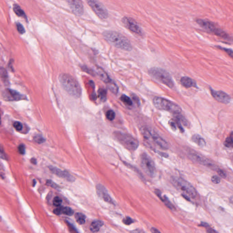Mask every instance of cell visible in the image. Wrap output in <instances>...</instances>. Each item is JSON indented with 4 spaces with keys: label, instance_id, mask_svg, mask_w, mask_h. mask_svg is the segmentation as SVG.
<instances>
[{
    "label": "cell",
    "instance_id": "cell-1",
    "mask_svg": "<svg viewBox=\"0 0 233 233\" xmlns=\"http://www.w3.org/2000/svg\"><path fill=\"white\" fill-rule=\"evenodd\" d=\"M103 37L111 45L123 50L130 51L132 46L129 40L122 34L116 32L106 31L103 32Z\"/></svg>",
    "mask_w": 233,
    "mask_h": 233
},
{
    "label": "cell",
    "instance_id": "cell-2",
    "mask_svg": "<svg viewBox=\"0 0 233 233\" xmlns=\"http://www.w3.org/2000/svg\"><path fill=\"white\" fill-rule=\"evenodd\" d=\"M59 80L65 90L73 97L78 98L82 94V89L77 81L73 77L67 73H62Z\"/></svg>",
    "mask_w": 233,
    "mask_h": 233
},
{
    "label": "cell",
    "instance_id": "cell-3",
    "mask_svg": "<svg viewBox=\"0 0 233 233\" xmlns=\"http://www.w3.org/2000/svg\"><path fill=\"white\" fill-rule=\"evenodd\" d=\"M153 103L158 109L168 111L175 114H179L182 111L178 105L163 97H154Z\"/></svg>",
    "mask_w": 233,
    "mask_h": 233
},
{
    "label": "cell",
    "instance_id": "cell-4",
    "mask_svg": "<svg viewBox=\"0 0 233 233\" xmlns=\"http://www.w3.org/2000/svg\"><path fill=\"white\" fill-rule=\"evenodd\" d=\"M171 182L176 188L185 193L192 198L197 196V192L195 188L189 183L179 177H172Z\"/></svg>",
    "mask_w": 233,
    "mask_h": 233
},
{
    "label": "cell",
    "instance_id": "cell-5",
    "mask_svg": "<svg viewBox=\"0 0 233 233\" xmlns=\"http://www.w3.org/2000/svg\"><path fill=\"white\" fill-rule=\"evenodd\" d=\"M114 134L119 142L129 150L134 151L138 148L139 142L131 135L120 131H115Z\"/></svg>",
    "mask_w": 233,
    "mask_h": 233
},
{
    "label": "cell",
    "instance_id": "cell-6",
    "mask_svg": "<svg viewBox=\"0 0 233 233\" xmlns=\"http://www.w3.org/2000/svg\"><path fill=\"white\" fill-rule=\"evenodd\" d=\"M149 74L153 78L170 88L174 86V83L170 75L166 71L160 68H153L149 70Z\"/></svg>",
    "mask_w": 233,
    "mask_h": 233
},
{
    "label": "cell",
    "instance_id": "cell-7",
    "mask_svg": "<svg viewBox=\"0 0 233 233\" xmlns=\"http://www.w3.org/2000/svg\"><path fill=\"white\" fill-rule=\"evenodd\" d=\"M196 22L200 26L208 32L214 33L215 35L221 37L224 39H229V36L226 32L218 28L215 23L209 21L198 19L196 20Z\"/></svg>",
    "mask_w": 233,
    "mask_h": 233
},
{
    "label": "cell",
    "instance_id": "cell-8",
    "mask_svg": "<svg viewBox=\"0 0 233 233\" xmlns=\"http://www.w3.org/2000/svg\"><path fill=\"white\" fill-rule=\"evenodd\" d=\"M141 165L147 175L154 176L156 172L155 164L150 156L147 153H144L141 155Z\"/></svg>",
    "mask_w": 233,
    "mask_h": 233
},
{
    "label": "cell",
    "instance_id": "cell-9",
    "mask_svg": "<svg viewBox=\"0 0 233 233\" xmlns=\"http://www.w3.org/2000/svg\"><path fill=\"white\" fill-rule=\"evenodd\" d=\"M2 97L7 101H18L26 99V96L18 91L11 89L7 88L2 92Z\"/></svg>",
    "mask_w": 233,
    "mask_h": 233
},
{
    "label": "cell",
    "instance_id": "cell-10",
    "mask_svg": "<svg viewBox=\"0 0 233 233\" xmlns=\"http://www.w3.org/2000/svg\"><path fill=\"white\" fill-rule=\"evenodd\" d=\"M89 6L96 14L97 15L102 19H106L108 17V12L106 8L100 2L96 1H87Z\"/></svg>",
    "mask_w": 233,
    "mask_h": 233
},
{
    "label": "cell",
    "instance_id": "cell-11",
    "mask_svg": "<svg viewBox=\"0 0 233 233\" xmlns=\"http://www.w3.org/2000/svg\"><path fill=\"white\" fill-rule=\"evenodd\" d=\"M189 155L191 159H192V160L195 161L198 164L206 166L211 169H216L215 165L211 160L208 159V158H205L204 156L198 154L197 153L192 152L189 153Z\"/></svg>",
    "mask_w": 233,
    "mask_h": 233
},
{
    "label": "cell",
    "instance_id": "cell-12",
    "mask_svg": "<svg viewBox=\"0 0 233 233\" xmlns=\"http://www.w3.org/2000/svg\"><path fill=\"white\" fill-rule=\"evenodd\" d=\"M122 21L126 27L133 32L139 35H142L143 34L142 29L133 19L128 17H124L122 19Z\"/></svg>",
    "mask_w": 233,
    "mask_h": 233
},
{
    "label": "cell",
    "instance_id": "cell-13",
    "mask_svg": "<svg viewBox=\"0 0 233 233\" xmlns=\"http://www.w3.org/2000/svg\"><path fill=\"white\" fill-rule=\"evenodd\" d=\"M210 90L212 96L217 101L224 104H228L230 102L231 98L226 93L221 91L215 90L211 88Z\"/></svg>",
    "mask_w": 233,
    "mask_h": 233
},
{
    "label": "cell",
    "instance_id": "cell-14",
    "mask_svg": "<svg viewBox=\"0 0 233 233\" xmlns=\"http://www.w3.org/2000/svg\"><path fill=\"white\" fill-rule=\"evenodd\" d=\"M49 170L52 172L53 174L58 176L61 178H64L66 180L70 181V182H73L75 181V178L73 176L70 174L68 172L63 170L59 168L53 166H50L49 167Z\"/></svg>",
    "mask_w": 233,
    "mask_h": 233
},
{
    "label": "cell",
    "instance_id": "cell-15",
    "mask_svg": "<svg viewBox=\"0 0 233 233\" xmlns=\"http://www.w3.org/2000/svg\"><path fill=\"white\" fill-rule=\"evenodd\" d=\"M71 9L75 14L77 15H82L84 12L83 6L82 1H68Z\"/></svg>",
    "mask_w": 233,
    "mask_h": 233
},
{
    "label": "cell",
    "instance_id": "cell-16",
    "mask_svg": "<svg viewBox=\"0 0 233 233\" xmlns=\"http://www.w3.org/2000/svg\"><path fill=\"white\" fill-rule=\"evenodd\" d=\"M150 132L152 140L157 145L163 149H169L170 147L169 144L164 139L154 131L150 130Z\"/></svg>",
    "mask_w": 233,
    "mask_h": 233
},
{
    "label": "cell",
    "instance_id": "cell-17",
    "mask_svg": "<svg viewBox=\"0 0 233 233\" xmlns=\"http://www.w3.org/2000/svg\"><path fill=\"white\" fill-rule=\"evenodd\" d=\"M96 189L97 195L105 201L112 204H114L111 196L108 194V191L103 185L98 184L96 186Z\"/></svg>",
    "mask_w": 233,
    "mask_h": 233
},
{
    "label": "cell",
    "instance_id": "cell-18",
    "mask_svg": "<svg viewBox=\"0 0 233 233\" xmlns=\"http://www.w3.org/2000/svg\"><path fill=\"white\" fill-rule=\"evenodd\" d=\"M53 213L57 215L63 214L66 215L72 216L74 214V211L69 207H58L53 210Z\"/></svg>",
    "mask_w": 233,
    "mask_h": 233
},
{
    "label": "cell",
    "instance_id": "cell-19",
    "mask_svg": "<svg viewBox=\"0 0 233 233\" xmlns=\"http://www.w3.org/2000/svg\"><path fill=\"white\" fill-rule=\"evenodd\" d=\"M180 83L184 87L186 88L196 87V83L192 78L188 77H184L180 79Z\"/></svg>",
    "mask_w": 233,
    "mask_h": 233
},
{
    "label": "cell",
    "instance_id": "cell-20",
    "mask_svg": "<svg viewBox=\"0 0 233 233\" xmlns=\"http://www.w3.org/2000/svg\"><path fill=\"white\" fill-rule=\"evenodd\" d=\"M155 193L156 195L161 199V201L165 205L167 206L168 208H169L170 209L172 210H174L175 209V208L174 206L170 202L169 199L166 197L165 196H162L161 192L159 190H155Z\"/></svg>",
    "mask_w": 233,
    "mask_h": 233
},
{
    "label": "cell",
    "instance_id": "cell-21",
    "mask_svg": "<svg viewBox=\"0 0 233 233\" xmlns=\"http://www.w3.org/2000/svg\"><path fill=\"white\" fill-rule=\"evenodd\" d=\"M97 75L99 78H100L102 81H103L104 83H106V84L109 83L111 81L109 77L108 76V74L101 68H98L97 70Z\"/></svg>",
    "mask_w": 233,
    "mask_h": 233
},
{
    "label": "cell",
    "instance_id": "cell-22",
    "mask_svg": "<svg viewBox=\"0 0 233 233\" xmlns=\"http://www.w3.org/2000/svg\"><path fill=\"white\" fill-rule=\"evenodd\" d=\"M103 225V222L99 220H95L91 224L90 229L93 233H95L98 232Z\"/></svg>",
    "mask_w": 233,
    "mask_h": 233
},
{
    "label": "cell",
    "instance_id": "cell-23",
    "mask_svg": "<svg viewBox=\"0 0 233 233\" xmlns=\"http://www.w3.org/2000/svg\"><path fill=\"white\" fill-rule=\"evenodd\" d=\"M192 140L193 142H195L197 145H198L199 146L201 147H204L206 145V142H205L204 139H203L201 136H199L198 134L194 135L192 137Z\"/></svg>",
    "mask_w": 233,
    "mask_h": 233
},
{
    "label": "cell",
    "instance_id": "cell-24",
    "mask_svg": "<svg viewBox=\"0 0 233 233\" xmlns=\"http://www.w3.org/2000/svg\"><path fill=\"white\" fill-rule=\"evenodd\" d=\"M14 12L15 13L16 15L21 17H23L25 19H27L26 15L24 13V11L21 9V8L18 4H15L13 5V7Z\"/></svg>",
    "mask_w": 233,
    "mask_h": 233
},
{
    "label": "cell",
    "instance_id": "cell-25",
    "mask_svg": "<svg viewBox=\"0 0 233 233\" xmlns=\"http://www.w3.org/2000/svg\"><path fill=\"white\" fill-rule=\"evenodd\" d=\"M76 220L79 224H84L86 221V216L84 214L81 213H77L75 215Z\"/></svg>",
    "mask_w": 233,
    "mask_h": 233
},
{
    "label": "cell",
    "instance_id": "cell-26",
    "mask_svg": "<svg viewBox=\"0 0 233 233\" xmlns=\"http://www.w3.org/2000/svg\"><path fill=\"white\" fill-rule=\"evenodd\" d=\"M107 85L108 88L109 89L110 91H112L113 94H116L118 93V90H119L118 86L112 80H111L109 83H107Z\"/></svg>",
    "mask_w": 233,
    "mask_h": 233
},
{
    "label": "cell",
    "instance_id": "cell-27",
    "mask_svg": "<svg viewBox=\"0 0 233 233\" xmlns=\"http://www.w3.org/2000/svg\"><path fill=\"white\" fill-rule=\"evenodd\" d=\"M120 99L124 103H125L128 106H132L133 104V102H132V100L125 95H122Z\"/></svg>",
    "mask_w": 233,
    "mask_h": 233
},
{
    "label": "cell",
    "instance_id": "cell-28",
    "mask_svg": "<svg viewBox=\"0 0 233 233\" xmlns=\"http://www.w3.org/2000/svg\"><path fill=\"white\" fill-rule=\"evenodd\" d=\"M233 135L232 133H231V135L226 139L224 145L227 147L229 148L233 147Z\"/></svg>",
    "mask_w": 233,
    "mask_h": 233
},
{
    "label": "cell",
    "instance_id": "cell-29",
    "mask_svg": "<svg viewBox=\"0 0 233 233\" xmlns=\"http://www.w3.org/2000/svg\"><path fill=\"white\" fill-rule=\"evenodd\" d=\"M106 117L109 121H113L115 117V114L113 110H109L107 111L106 113Z\"/></svg>",
    "mask_w": 233,
    "mask_h": 233
},
{
    "label": "cell",
    "instance_id": "cell-30",
    "mask_svg": "<svg viewBox=\"0 0 233 233\" xmlns=\"http://www.w3.org/2000/svg\"><path fill=\"white\" fill-rule=\"evenodd\" d=\"M34 140L35 142L39 144H42L45 141L44 138L39 134H38L34 136Z\"/></svg>",
    "mask_w": 233,
    "mask_h": 233
},
{
    "label": "cell",
    "instance_id": "cell-31",
    "mask_svg": "<svg viewBox=\"0 0 233 233\" xmlns=\"http://www.w3.org/2000/svg\"><path fill=\"white\" fill-rule=\"evenodd\" d=\"M62 203V199L59 197H55L53 199V204L57 207H60Z\"/></svg>",
    "mask_w": 233,
    "mask_h": 233
},
{
    "label": "cell",
    "instance_id": "cell-32",
    "mask_svg": "<svg viewBox=\"0 0 233 233\" xmlns=\"http://www.w3.org/2000/svg\"><path fill=\"white\" fill-rule=\"evenodd\" d=\"M0 76L4 80H7L8 78L7 71L4 68L0 69Z\"/></svg>",
    "mask_w": 233,
    "mask_h": 233
},
{
    "label": "cell",
    "instance_id": "cell-33",
    "mask_svg": "<svg viewBox=\"0 0 233 233\" xmlns=\"http://www.w3.org/2000/svg\"><path fill=\"white\" fill-rule=\"evenodd\" d=\"M13 126L14 128H15V130L18 131H21L22 129V128H23L22 123L18 121H15L14 122Z\"/></svg>",
    "mask_w": 233,
    "mask_h": 233
},
{
    "label": "cell",
    "instance_id": "cell-34",
    "mask_svg": "<svg viewBox=\"0 0 233 233\" xmlns=\"http://www.w3.org/2000/svg\"><path fill=\"white\" fill-rule=\"evenodd\" d=\"M98 93H99V96H100L101 99L102 101L106 100V96H107V92L106 90L103 89H100L99 90Z\"/></svg>",
    "mask_w": 233,
    "mask_h": 233
},
{
    "label": "cell",
    "instance_id": "cell-35",
    "mask_svg": "<svg viewBox=\"0 0 233 233\" xmlns=\"http://www.w3.org/2000/svg\"><path fill=\"white\" fill-rule=\"evenodd\" d=\"M16 28H17L18 32L20 34H23L25 32V30L24 27L23 26L22 24H21L19 22H18L16 23Z\"/></svg>",
    "mask_w": 233,
    "mask_h": 233
},
{
    "label": "cell",
    "instance_id": "cell-36",
    "mask_svg": "<svg viewBox=\"0 0 233 233\" xmlns=\"http://www.w3.org/2000/svg\"><path fill=\"white\" fill-rule=\"evenodd\" d=\"M218 48L223 50L224 52H226L231 58H233V51L232 49H228V48H225V47H221L220 46H217Z\"/></svg>",
    "mask_w": 233,
    "mask_h": 233
},
{
    "label": "cell",
    "instance_id": "cell-37",
    "mask_svg": "<svg viewBox=\"0 0 233 233\" xmlns=\"http://www.w3.org/2000/svg\"><path fill=\"white\" fill-rule=\"evenodd\" d=\"M122 222L126 225L129 226V225H130V224L134 222V221L130 217H127L123 219Z\"/></svg>",
    "mask_w": 233,
    "mask_h": 233
},
{
    "label": "cell",
    "instance_id": "cell-38",
    "mask_svg": "<svg viewBox=\"0 0 233 233\" xmlns=\"http://www.w3.org/2000/svg\"><path fill=\"white\" fill-rule=\"evenodd\" d=\"M46 184L48 186H50V187H52V188H54L55 189H58L59 188L58 186L56 184L53 182V181H51V180H48L46 181Z\"/></svg>",
    "mask_w": 233,
    "mask_h": 233
},
{
    "label": "cell",
    "instance_id": "cell-39",
    "mask_svg": "<svg viewBox=\"0 0 233 233\" xmlns=\"http://www.w3.org/2000/svg\"><path fill=\"white\" fill-rule=\"evenodd\" d=\"M18 150L20 154H25V146L22 144L20 145L18 147Z\"/></svg>",
    "mask_w": 233,
    "mask_h": 233
},
{
    "label": "cell",
    "instance_id": "cell-40",
    "mask_svg": "<svg viewBox=\"0 0 233 233\" xmlns=\"http://www.w3.org/2000/svg\"><path fill=\"white\" fill-rule=\"evenodd\" d=\"M216 171H217L219 176H220L221 177L223 178H226V173L223 170H221V169H218L216 170Z\"/></svg>",
    "mask_w": 233,
    "mask_h": 233
},
{
    "label": "cell",
    "instance_id": "cell-41",
    "mask_svg": "<svg viewBox=\"0 0 233 233\" xmlns=\"http://www.w3.org/2000/svg\"><path fill=\"white\" fill-rule=\"evenodd\" d=\"M211 181L215 184H218L220 182V178L217 176H213L211 178Z\"/></svg>",
    "mask_w": 233,
    "mask_h": 233
},
{
    "label": "cell",
    "instance_id": "cell-42",
    "mask_svg": "<svg viewBox=\"0 0 233 233\" xmlns=\"http://www.w3.org/2000/svg\"><path fill=\"white\" fill-rule=\"evenodd\" d=\"M205 228H206V232H207V233H219L216 231L215 230L210 227L209 226H208L205 227Z\"/></svg>",
    "mask_w": 233,
    "mask_h": 233
},
{
    "label": "cell",
    "instance_id": "cell-43",
    "mask_svg": "<svg viewBox=\"0 0 233 233\" xmlns=\"http://www.w3.org/2000/svg\"><path fill=\"white\" fill-rule=\"evenodd\" d=\"M170 126L171 127V128H173V129H175V130L176 129L177 124L175 121H173L172 120L170 121Z\"/></svg>",
    "mask_w": 233,
    "mask_h": 233
},
{
    "label": "cell",
    "instance_id": "cell-44",
    "mask_svg": "<svg viewBox=\"0 0 233 233\" xmlns=\"http://www.w3.org/2000/svg\"><path fill=\"white\" fill-rule=\"evenodd\" d=\"M131 233H147L142 229H136L131 231Z\"/></svg>",
    "mask_w": 233,
    "mask_h": 233
},
{
    "label": "cell",
    "instance_id": "cell-45",
    "mask_svg": "<svg viewBox=\"0 0 233 233\" xmlns=\"http://www.w3.org/2000/svg\"><path fill=\"white\" fill-rule=\"evenodd\" d=\"M151 231L152 232V233H161V232L158 230L157 229L155 228H152L151 229Z\"/></svg>",
    "mask_w": 233,
    "mask_h": 233
},
{
    "label": "cell",
    "instance_id": "cell-46",
    "mask_svg": "<svg viewBox=\"0 0 233 233\" xmlns=\"http://www.w3.org/2000/svg\"><path fill=\"white\" fill-rule=\"evenodd\" d=\"M208 226H209V225L205 222H202L201 223V224L199 225L200 226L204 227L205 228Z\"/></svg>",
    "mask_w": 233,
    "mask_h": 233
},
{
    "label": "cell",
    "instance_id": "cell-47",
    "mask_svg": "<svg viewBox=\"0 0 233 233\" xmlns=\"http://www.w3.org/2000/svg\"><path fill=\"white\" fill-rule=\"evenodd\" d=\"M89 84L91 86V87H93V88H94V82H93V81H90Z\"/></svg>",
    "mask_w": 233,
    "mask_h": 233
},
{
    "label": "cell",
    "instance_id": "cell-48",
    "mask_svg": "<svg viewBox=\"0 0 233 233\" xmlns=\"http://www.w3.org/2000/svg\"><path fill=\"white\" fill-rule=\"evenodd\" d=\"M31 162H32V164H36V162H37V161H36V159H31Z\"/></svg>",
    "mask_w": 233,
    "mask_h": 233
},
{
    "label": "cell",
    "instance_id": "cell-49",
    "mask_svg": "<svg viewBox=\"0 0 233 233\" xmlns=\"http://www.w3.org/2000/svg\"><path fill=\"white\" fill-rule=\"evenodd\" d=\"M2 153H1V147H0V157H2Z\"/></svg>",
    "mask_w": 233,
    "mask_h": 233
},
{
    "label": "cell",
    "instance_id": "cell-50",
    "mask_svg": "<svg viewBox=\"0 0 233 233\" xmlns=\"http://www.w3.org/2000/svg\"><path fill=\"white\" fill-rule=\"evenodd\" d=\"M1 115H0V124H1Z\"/></svg>",
    "mask_w": 233,
    "mask_h": 233
}]
</instances>
